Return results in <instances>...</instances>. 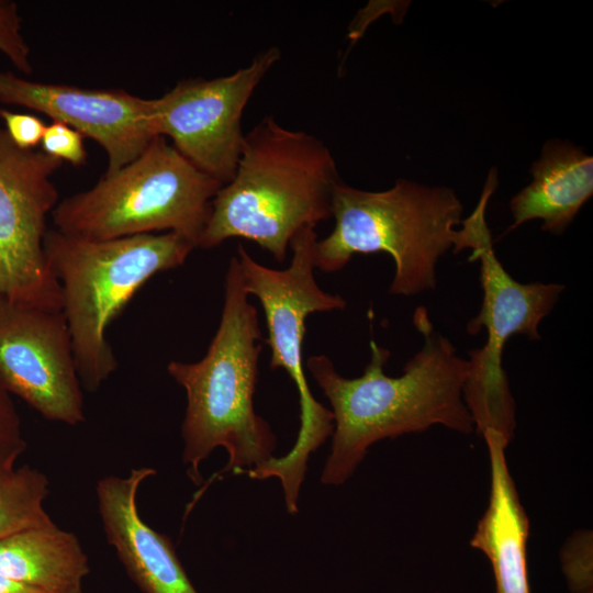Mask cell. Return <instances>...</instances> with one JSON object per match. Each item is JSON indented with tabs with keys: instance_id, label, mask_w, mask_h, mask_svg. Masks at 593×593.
Here are the masks:
<instances>
[{
	"instance_id": "7a4b0ae2",
	"label": "cell",
	"mask_w": 593,
	"mask_h": 593,
	"mask_svg": "<svg viewBox=\"0 0 593 593\" xmlns=\"http://www.w3.org/2000/svg\"><path fill=\"white\" fill-rule=\"evenodd\" d=\"M248 296L235 256L225 275L220 324L205 355L167 366L186 391L182 461L194 484L202 483L200 465L216 447L226 449L228 461L213 478L243 473L273 458L276 436L254 409L262 335Z\"/></svg>"
},
{
	"instance_id": "8fae6325",
	"label": "cell",
	"mask_w": 593,
	"mask_h": 593,
	"mask_svg": "<svg viewBox=\"0 0 593 593\" xmlns=\"http://www.w3.org/2000/svg\"><path fill=\"white\" fill-rule=\"evenodd\" d=\"M0 381L45 419H86L83 389L61 310L0 298Z\"/></svg>"
},
{
	"instance_id": "5bb4252c",
	"label": "cell",
	"mask_w": 593,
	"mask_h": 593,
	"mask_svg": "<svg viewBox=\"0 0 593 593\" xmlns=\"http://www.w3.org/2000/svg\"><path fill=\"white\" fill-rule=\"evenodd\" d=\"M491 469L488 507L478 522L471 547L489 559L495 593H530L527 571L528 516L507 467L508 443L496 432L483 435Z\"/></svg>"
},
{
	"instance_id": "d6986e66",
	"label": "cell",
	"mask_w": 593,
	"mask_h": 593,
	"mask_svg": "<svg viewBox=\"0 0 593 593\" xmlns=\"http://www.w3.org/2000/svg\"><path fill=\"white\" fill-rule=\"evenodd\" d=\"M0 53L22 74L33 71L31 48L22 34V20L14 1L0 0Z\"/></svg>"
},
{
	"instance_id": "7c38bea8",
	"label": "cell",
	"mask_w": 593,
	"mask_h": 593,
	"mask_svg": "<svg viewBox=\"0 0 593 593\" xmlns=\"http://www.w3.org/2000/svg\"><path fill=\"white\" fill-rule=\"evenodd\" d=\"M0 103L40 112L94 141L107 155L105 174L133 161L156 137L153 99L121 89L35 81L0 70Z\"/></svg>"
},
{
	"instance_id": "5b68a950",
	"label": "cell",
	"mask_w": 593,
	"mask_h": 593,
	"mask_svg": "<svg viewBox=\"0 0 593 593\" xmlns=\"http://www.w3.org/2000/svg\"><path fill=\"white\" fill-rule=\"evenodd\" d=\"M194 248L171 232L88 239L47 231L45 258L60 288L82 389L97 391L118 368L111 323L143 284L181 266Z\"/></svg>"
},
{
	"instance_id": "30bf717a",
	"label": "cell",
	"mask_w": 593,
	"mask_h": 593,
	"mask_svg": "<svg viewBox=\"0 0 593 593\" xmlns=\"http://www.w3.org/2000/svg\"><path fill=\"white\" fill-rule=\"evenodd\" d=\"M280 57V49L272 46L231 75L179 81L160 98L153 99L155 135L169 137L193 166L226 184L234 177L240 156L244 109Z\"/></svg>"
},
{
	"instance_id": "3957f363",
	"label": "cell",
	"mask_w": 593,
	"mask_h": 593,
	"mask_svg": "<svg viewBox=\"0 0 593 593\" xmlns=\"http://www.w3.org/2000/svg\"><path fill=\"white\" fill-rule=\"evenodd\" d=\"M340 181L333 154L321 139L265 116L245 134L234 177L212 200L197 247L242 237L283 262L300 230L332 217L333 192Z\"/></svg>"
},
{
	"instance_id": "ba28073f",
	"label": "cell",
	"mask_w": 593,
	"mask_h": 593,
	"mask_svg": "<svg viewBox=\"0 0 593 593\" xmlns=\"http://www.w3.org/2000/svg\"><path fill=\"white\" fill-rule=\"evenodd\" d=\"M317 242L315 227L300 230L291 239L292 259L284 270L257 262L239 244L237 259L242 281L248 295H255L265 313L271 350L270 368L284 369L293 380L300 396L301 426L291 450L280 457L281 470L291 477H303L312 452L333 435L332 411L317 402L309 388L302 358L305 321L310 314L343 310L346 301L339 294L323 291L314 270Z\"/></svg>"
},
{
	"instance_id": "6da1fadb",
	"label": "cell",
	"mask_w": 593,
	"mask_h": 593,
	"mask_svg": "<svg viewBox=\"0 0 593 593\" xmlns=\"http://www.w3.org/2000/svg\"><path fill=\"white\" fill-rule=\"evenodd\" d=\"M413 325L423 336V345L398 377L385 374L390 351L374 340L370 342V360L358 378L342 377L325 355L307 358L306 368L334 416L323 484H343L369 447L381 439L421 433L434 425L462 434L474 430L462 395L468 360L435 329L426 307L415 310Z\"/></svg>"
},
{
	"instance_id": "7402d4cb",
	"label": "cell",
	"mask_w": 593,
	"mask_h": 593,
	"mask_svg": "<svg viewBox=\"0 0 593 593\" xmlns=\"http://www.w3.org/2000/svg\"><path fill=\"white\" fill-rule=\"evenodd\" d=\"M0 119L7 135L18 147L36 149L41 145L46 124L40 118L0 109Z\"/></svg>"
},
{
	"instance_id": "ac0fdd59",
	"label": "cell",
	"mask_w": 593,
	"mask_h": 593,
	"mask_svg": "<svg viewBox=\"0 0 593 593\" xmlns=\"http://www.w3.org/2000/svg\"><path fill=\"white\" fill-rule=\"evenodd\" d=\"M561 567L572 593H593L591 532L573 534L561 550Z\"/></svg>"
},
{
	"instance_id": "52a82bcc",
	"label": "cell",
	"mask_w": 593,
	"mask_h": 593,
	"mask_svg": "<svg viewBox=\"0 0 593 593\" xmlns=\"http://www.w3.org/2000/svg\"><path fill=\"white\" fill-rule=\"evenodd\" d=\"M496 187L497 174L491 169L475 209L461 221L467 249H471L470 260L480 261L482 288L481 307L466 328L471 335L482 329L486 333L483 346L469 351L462 395L474 430L481 435L494 430L510 444L516 426L515 402L502 363L503 350L514 335L540 339L538 326L556 305L564 286L518 282L497 259L485 221L486 205Z\"/></svg>"
},
{
	"instance_id": "44dd1931",
	"label": "cell",
	"mask_w": 593,
	"mask_h": 593,
	"mask_svg": "<svg viewBox=\"0 0 593 593\" xmlns=\"http://www.w3.org/2000/svg\"><path fill=\"white\" fill-rule=\"evenodd\" d=\"M41 147L44 153L61 163L80 166L87 161L88 152L85 137L72 127L58 121L46 124Z\"/></svg>"
},
{
	"instance_id": "e0dca14e",
	"label": "cell",
	"mask_w": 593,
	"mask_h": 593,
	"mask_svg": "<svg viewBox=\"0 0 593 593\" xmlns=\"http://www.w3.org/2000/svg\"><path fill=\"white\" fill-rule=\"evenodd\" d=\"M48 478L30 466L0 477V540L25 529L53 524L45 510Z\"/></svg>"
},
{
	"instance_id": "9a60e30c",
	"label": "cell",
	"mask_w": 593,
	"mask_h": 593,
	"mask_svg": "<svg viewBox=\"0 0 593 593\" xmlns=\"http://www.w3.org/2000/svg\"><path fill=\"white\" fill-rule=\"evenodd\" d=\"M532 182L510 201L513 224L507 232L538 219L541 228L561 234L593 194V158L580 147L550 139L530 168Z\"/></svg>"
},
{
	"instance_id": "4fadbf2b",
	"label": "cell",
	"mask_w": 593,
	"mask_h": 593,
	"mask_svg": "<svg viewBox=\"0 0 593 593\" xmlns=\"http://www.w3.org/2000/svg\"><path fill=\"white\" fill-rule=\"evenodd\" d=\"M155 474V469L143 467L133 469L127 477L111 474L98 481V510L105 537L144 593H198L170 538L148 526L139 515L138 489Z\"/></svg>"
},
{
	"instance_id": "2e32d148",
	"label": "cell",
	"mask_w": 593,
	"mask_h": 593,
	"mask_svg": "<svg viewBox=\"0 0 593 593\" xmlns=\"http://www.w3.org/2000/svg\"><path fill=\"white\" fill-rule=\"evenodd\" d=\"M89 571L78 537L55 523L0 540V574L48 593H82Z\"/></svg>"
},
{
	"instance_id": "603a6c76",
	"label": "cell",
	"mask_w": 593,
	"mask_h": 593,
	"mask_svg": "<svg viewBox=\"0 0 593 593\" xmlns=\"http://www.w3.org/2000/svg\"><path fill=\"white\" fill-rule=\"evenodd\" d=\"M0 593H48V592L0 574Z\"/></svg>"
},
{
	"instance_id": "277c9868",
	"label": "cell",
	"mask_w": 593,
	"mask_h": 593,
	"mask_svg": "<svg viewBox=\"0 0 593 593\" xmlns=\"http://www.w3.org/2000/svg\"><path fill=\"white\" fill-rule=\"evenodd\" d=\"M463 206L447 187L399 179L384 191L336 184L332 200L334 230L316 242L315 268L342 270L356 254L384 253L394 261L392 295L414 296L436 287V265L449 249H466Z\"/></svg>"
},
{
	"instance_id": "9c48e42d",
	"label": "cell",
	"mask_w": 593,
	"mask_h": 593,
	"mask_svg": "<svg viewBox=\"0 0 593 593\" xmlns=\"http://www.w3.org/2000/svg\"><path fill=\"white\" fill-rule=\"evenodd\" d=\"M63 163L42 149H22L0 125V298L61 310L48 268L46 221L59 202L52 177Z\"/></svg>"
},
{
	"instance_id": "8992f818",
	"label": "cell",
	"mask_w": 593,
	"mask_h": 593,
	"mask_svg": "<svg viewBox=\"0 0 593 593\" xmlns=\"http://www.w3.org/2000/svg\"><path fill=\"white\" fill-rule=\"evenodd\" d=\"M222 186L156 136L133 161L59 201L52 220L59 232L81 238L171 232L197 248Z\"/></svg>"
},
{
	"instance_id": "ffe728a7",
	"label": "cell",
	"mask_w": 593,
	"mask_h": 593,
	"mask_svg": "<svg viewBox=\"0 0 593 593\" xmlns=\"http://www.w3.org/2000/svg\"><path fill=\"white\" fill-rule=\"evenodd\" d=\"M11 395L0 381V477L15 469L26 449L21 418Z\"/></svg>"
}]
</instances>
